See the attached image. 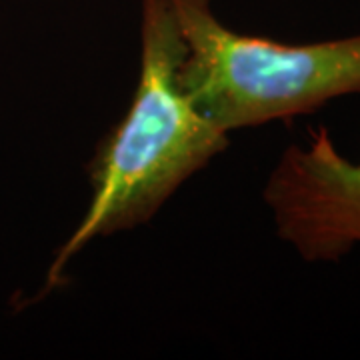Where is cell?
I'll return each instance as SVG.
<instances>
[{"mask_svg": "<svg viewBox=\"0 0 360 360\" xmlns=\"http://www.w3.org/2000/svg\"><path fill=\"white\" fill-rule=\"evenodd\" d=\"M141 78L129 112L90 162L92 198L84 219L52 260L46 290L96 236L136 229L180 184L226 150L229 132L194 108L180 80L184 39L168 0H142Z\"/></svg>", "mask_w": 360, "mask_h": 360, "instance_id": "6da1fadb", "label": "cell"}, {"mask_svg": "<svg viewBox=\"0 0 360 360\" xmlns=\"http://www.w3.org/2000/svg\"><path fill=\"white\" fill-rule=\"evenodd\" d=\"M184 39L180 80L194 108L224 132L312 115L360 94V34L286 44L240 34L210 0H168Z\"/></svg>", "mask_w": 360, "mask_h": 360, "instance_id": "7a4b0ae2", "label": "cell"}, {"mask_svg": "<svg viewBox=\"0 0 360 360\" xmlns=\"http://www.w3.org/2000/svg\"><path fill=\"white\" fill-rule=\"evenodd\" d=\"M276 232L307 262H336L360 245V162L336 148L326 127L309 146L290 144L264 188Z\"/></svg>", "mask_w": 360, "mask_h": 360, "instance_id": "3957f363", "label": "cell"}]
</instances>
